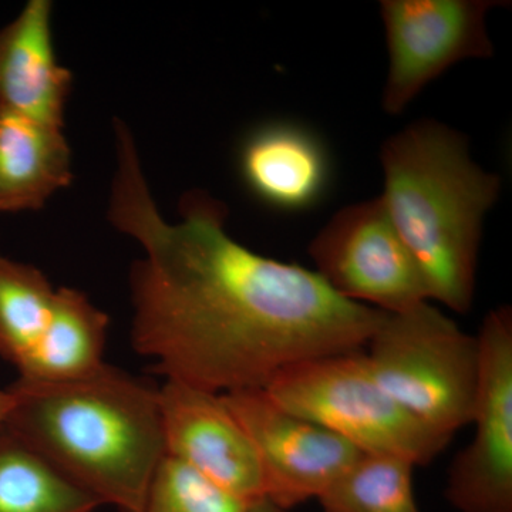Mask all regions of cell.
I'll return each mask as SVG.
<instances>
[{"instance_id":"obj_1","label":"cell","mask_w":512,"mask_h":512,"mask_svg":"<svg viewBox=\"0 0 512 512\" xmlns=\"http://www.w3.org/2000/svg\"><path fill=\"white\" fill-rule=\"evenodd\" d=\"M114 136L109 221L144 254L131 269V342L165 380L220 394L264 389L295 363L365 349L386 312L239 244L210 192H185L180 221L165 220L130 128L116 119Z\"/></svg>"},{"instance_id":"obj_2","label":"cell","mask_w":512,"mask_h":512,"mask_svg":"<svg viewBox=\"0 0 512 512\" xmlns=\"http://www.w3.org/2000/svg\"><path fill=\"white\" fill-rule=\"evenodd\" d=\"M10 429L103 505L140 512L165 457L158 389L104 363L60 382L9 387Z\"/></svg>"},{"instance_id":"obj_3","label":"cell","mask_w":512,"mask_h":512,"mask_svg":"<svg viewBox=\"0 0 512 512\" xmlns=\"http://www.w3.org/2000/svg\"><path fill=\"white\" fill-rule=\"evenodd\" d=\"M380 161V197L429 301L467 313L484 218L500 197V177L474 163L466 136L436 120L416 121L384 141Z\"/></svg>"},{"instance_id":"obj_4","label":"cell","mask_w":512,"mask_h":512,"mask_svg":"<svg viewBox=\"0 0 512 512\" xmlns=\"http://www.w3.org/2000/svg\"><path fill=\"white\" fill-rule=\"evenodd\" d=\"M365 349L370 375L421 424L450 439L471 424L480 343L433 303L384 313Z\"/></svg>"},{"instance_id":"obj_5","label":"cell","mask_w":512,"mask_h":512,"mask_svg":"<svg viewBox=\"0 0 512 512\" xmlns=\"http://www.w3.org/2000/svg\"><path fill=\"white\" fill-rule=\"evenodd\" d=\"M282 409L348 440L363 453L406 458L427 466L450 437L403 410L370 375L363 350L303 360L264 387Z\"/></svg>"},{"instance_id":"obj_6","label":"cell","mask_w":512,"mask_h":512,"mask_svg":"<svg viewBox=\"0 0 512 512\" xmlns=\"http://www.w3.org/2000/svg\"><path fill=\"white\" fill-rule=\"evenodd\" d=\"M316 274L342 298L386 313L429 301L412 254L382 197L333 215L309 245Z\"/></svg>"},{"instance_id":"obj_7","label":"cell","mask_w":512,"mask_h":512,"mask_svg":"<svg viewBox=\"0 0 512 512\" xmlns=\"http://www.w3.org/2000/svg\"><path fill=\"white\" fill-rule=\"evenodd\" d=\"M480 377L471 443L448 468L446 498L457 512H512V311L485 316L477 335Z\"/></svg>"},{"instance_id":"obj_8","label":"cell","mask_w":512,"mask_h":512,"mask_svg":"<svg viewBox=\"0 0 512 512\" xmlns=\"http://www.w3.org/2000/svg\"><path fill=\"white\" fill-rule=\"evenodd\" d=\"M497 0H383L380 2L389 74L383 110L396 116L427 84L454 64L494 56L487 15Z\"/></svg>"},{"instance_id":"obj_9","label":"cell","mask_w":512,"mask_h":512,"mask_svg":"<svg viewBox=\"0 0 512 512\" xmlns=\"http://www.w3.org/2000/svg\"><path fill=\"white\" fill-rule=\"evenodd\" d=\"M224 397L258 454L265 500L282 511L318 500L363 453L338 434L282 409L264 389Z\"/></svg>"},{"instance_id":"obj_10","label":"cell","mask_w":512,"mask_h":512,"mask_svg":"<svg viewBox=\"0 0 512 512\" xmlns=\"http://www.w3.org/2000/svg\"><path fill=\"white\" fill-rule=\"evenodd\" d=\"M160 394L165 456L254 507L265 501L264 476L254 444L224 394L165 380Z\"/></svg>"},{"instance_id":"obj_11","label":"cell","mask_w":512,"mask_h":512,"mask_svg":"<svg viewBox=\"0 0 512 512\" xmlns=\"http://www.w3.org/2000/svg\"><path fill=\"white\" fill-rule=\"evenodd\" d=\"M50 0H30L0 29V104L63 128L73 76L56 57Z\"/></svg>"},{"instance_id":"obj_12","label":"cell","mask_w":512,"mask_h":512,"mask_svg":"<svg viewBox=\"0 0 512 512\" xmlns=\"http://www.w3.org/2000/svg\"><path fill=\"white\" fill-rule=\"evenodd\" d=\"M238 170L256 200L288 212L315 207L330 178L322 141L288 121L262 124L247 134L239 147Z\"/></svg>"},{"instance_id":"obj_13","label":"cell","mask_w":512,"mask_h":512,"mask_svg":"<svg viewBox=\"0 0 512 512\" xmlns=\"http://www.w3.org/2000/svg\"><path fill=\"white\" fill-rule=\"evenodd\" d=\"M72 180L63 128L0 104V212L40 210Z\"/></svg>"},{"instance_id":"obj_14","label":"cell","mask_w":512,"mask_h":512,"mask_svg":"<svg viewBox=\"0 0 512 512\" xmlns=\"http://www.w3.org/2000/svg\"><path fill=\"white\" fill-rule=\"evenodd\" d=\"M110 320L83 292L56 289L52 311L35 348L18 367L19 379L60 382L104 365Z\"/></svg>"},{"instance_id":"obj_15","label":"cell","mask_w":512,"mask_h":512,"mask_svg":"<svg viewBox=\"0 0 512 512\" xmlns=\"http://www.w3.org/2000/svg\"><path fill=\"white\" fill-rule=\"evenodd\" d=\"M100 507L5 421L0 423V512H96Z\"/></svg>"},{"instance_id":"obj_16","label":"cell","mask_w":512,"mask_h":512,"mask_svg":"<svg viewBox=\"0 0 512 512\" xmlns=\"http://www.w3.org/2000/svg\"><path fill=\"white\" fill-rule=\"evenodd\" d=\"M406 458L362 453L318 501L323 512H423Z\"/></svg>"},{"instance_id":"obj_17","label":"cell","mask_w":512,"mask_h":512,"mask_svg":"<svg viewBox=\"0 0 512 512\" xmlns=\"http://www.w3.org/2000/svg\"><path fill=\"white\" fill-rule=\"evenodd\" d=\"M55 293L35 266L0 255V356L16 369L42 335Z\"/></svg>"},{"instance_id":"obj_18","label":"cell","mask_w":512,"mask_h":512,"mask_svg":"<svg viewBox=\"0 0 512 512\" xmlns=\"http://www.w3.org/2000/svg\"><path fill=\"white\" fill-rule=\"evenodd\" d=\"M251 507L165 456L140 512H249Z\"/></svg>"},{"instance_id":"obj_19","label":"cell","mask_w":512,"mask_h":512,"mask_svg":"<svg viewBox=\"0 0 512 512\" xmlns=\"http://www.w3.org/2000/svg\"><path fill=\"white\" fill-rule=\"evenodd\" d=\"M13 397L9 390H0V423L5 421L12 409Z\"/></svg>"},{"instance_id":"obj_20","label":"cell","mask_w":512,"mask_h":512,"mask_svg":"<svg viewBox=\"0 0 512 512\" xmlns=\"http://www.w3.org/2000/svg\"><path fill=\"white\" fill-rule=\"evenodd\" d=\"M249 512H285L282 511L281 508L275 507L274 504L269 503V501H261V503L255 504L254 507H251V511Z\"/></svg>"}]
</instances>
